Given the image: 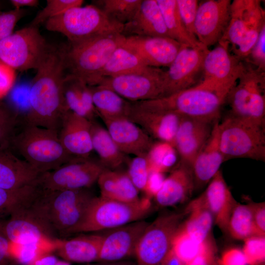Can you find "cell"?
<instances>
[{"label":"cell","mask_w":265,"mask_h":265,"mask_svg":"<svg viewBox=\"0 0 265 265\" xmlns=\"http://www.w3.org/2000/svg\"><path fill=\"white\" fill-rule=\"evenodd\" d=\"M39 189L37 185L12 190L0 188V219L8 216L17 208L31 201Z\"/></svg>","instance_id":"obj_38"},{"label":"cell","mask_w":265,"mask_h":265,"mask_svg":"<svg viewBox=\"0 0 265 265\" xmlns=\"http://www.w3.org/2000/svg\"><path fill=\"white\" fill-rule=\"evenodd\" d=\"M97 263H87L84 265H136V263L131 261L123 260L117 262H96Z\"/></svg>","instance_id":"obj_56"},{"label":"cell","mask_w":265,"mask_h":265,"mask_svg":"<svg viewBox=\"0 0 265 265\" xmlns=\"http://www.w3.org/2000/svg\"><path fill=\"white\" fill-rule=\"evenodd\" d=\"M242 251L248 265H259L265 262V236H253L244 240Z\"/></svg>","instance_id":"obj_44"},{"label":"cell","mask_w":265,"mask_h":265,"mask_svg":"<svg viewBox=\"0 0 265 265\" xmlns=\"http://www.w3.org/2000/svg\"><path fill=\"white\" fill-rule=\"evenodd\" d=\"M89 88L94 107L103 120L128 118L132 102L105 86L97 85Z\"/></svg>","instance_id":"obj_31"},{"label":"cell","mask_w":265,"mask_h":265,"mask_svg":"<svg viewBox=\"0 0 265 265\" xmlns=\"http://www.w3.org/2000/svg\"><path fill=\"white\" fill-rule=\"evenodd\" d=\"M58 260L53 255L44 254L43 256L37 257L26 265H55Z\"/></svg>","instance_id":"obj_54"},{"label":"cell","mask_w":265,"mask_h":265,"mask_svg":"<svg viewBox=\"0 0 265 265\" xmlns=\"http://www.w3.org/2000/svg\"><path fill=\"white\" fill-rule=\"evenodd\" d=\"M149 223L134 221L102 231L98 262H117L135 256L138 242Z\"/></svg>","instance_id":"obj_18"},{"label":"cell","mask_w":265,"mask_h":265,"mask_svg":"<svg viewBox=\"0 0 265 265\" xmlns=\"http://www.w3.org/2000/svg\"><path fill=\"white\" fill-rule=\"evenodd\" d=\"M91 121L69 110L64 115L58 130L60 141L71 156L87 159L93 151Z\"/></svg>","instance_id":"obj_23"},{"label":"cell","mask_w":265,"mask_h":265,"mask_svg":"<svg viewBox=\"0 0 265 265\" xmlns=\"http://www.w3.org/2000/svg\"><path fill=\"white\" fill-rule=\"evenodd\" d=\"M227 96L197 84L167 96L132 103L144 109L171 112L182 116L215 122L219 120Z\"/></svg>","instance_id":"obj_4"},{"label":"cell","mask_w":265,"mask_h":265,"mask_svg":"<svg viewBox=\"0 0 265 265\" xmlns=\"http://www.w3.org/2000/svg\"><path fill=\"white\" fill-rule=\"evenodd\" d=\"M65 46H50L36 69L28 91V108L24 119L38 127L58 132L68 109L63 84L66 76Z\"/></svg>","instance_id":"obj_1"},{"label":"cell","mask_w":265,"mask_h":265,"mask_svg":"<svg viewBox=\"0 0 265 265\" xmlns=\"http://www.w3.org/2000/svg\"><path fill=\"white\" fill-rule=\"evenodd\" d=\"M257 69L265 72V26L259 34L258 39L251 52L244 61Z\"/></svg>","instance_id":"obj_46"},{"label":"cell","mask_w":265,"mask_h":265,"mask_svg":"<svg viewBox=\"0 0 265 265\" xmlns=\"http://www.w3.org/2000/svg\"><path fill=\"white\" fill-rule=\"evenodd\" d=\"M10 3L14 9H21L24 7H35L39 4L37 0H11Z\"/></svg>","instance_id":"obj_55"},{"label":"cell","mask_w":265,"mask_h":265,"mask_svg":"<svg viewBox=\"0 0 265 265\" xmlns=\"http://www.w3.org/2000/svg\"><path fill=\"white\" fill-rule=\"evenodd\" d=\"M172 252L185 265L198 256L214 253L215 248L212 240L201 243L192 239L181 225L173 238Z\"/></svg>","instance_id":"obj_36"},{"label":"cell","mask_w":265,"mask_h":265,"mask_svg":"<svg viewBox=\"0 0 265 265\" xmlns=\"http://www.w3.org/2000/svg\"><path fill=\"white\" fill-rule=\"evenodd\" d=\"M176 1L179 14L186 31L192 38L197 40L194 33V23L199 4V1L197 0H176Z\"/></svg>","instance_id":"obj_45"},{"label":"cell","mask_w":265,"mask_h":265,"mask_svg":"<svg viewBox=\"0 0 265 265\" xmlns=\"http://www.w3.org/2000/svg\"><path fill=\"white\" fill-rule=\"evenodd\" d=\"M194 188L191 167L179 162L153 198L159 206H173L187 200Z\"/></svg>","instance_id":"obj_27"},{"label":"cell","mask_w":265,"mask_h":265,"mask_svg":"<svg viewBox=\"0 0 265 265\" xmlns=\"http://www.w3.org/2000/svg\"><path fill=\"white\" fill-rule=\"evenodd\" d=\"M219 121H215L211 133L191 166L195 188H201L212 179L225 161L219 142Z\"/></svg>","instance_id":"obj_25"},{"label":"cell","mask_w":265,"mask_h":265,"mask_svg":"<svg viewBox=\"0 0 265 265\" xmlns=\"http://www.w3.org/2000/svg\"><path fill=\"white\" fill-rule=\"evenodd\" d=\"M16 77V70L0 60V100L11 89Z\"/></svg>","instance_id":"obj_48"},{"label":"cell","mask_w":265,"mask_h":265,"mask_svg":"<svg viewBox=\"0 0 265 265\" xmlns=\"http://www.w3.org/2000/svg\"><path fill=\"white\" fill-rule=\"evenodd\" d=\"M11 244L4 232L2 219H0V265H10Z\"/></svg>","instance_id":"obj_52"},{"label":"cell","mask_w":265,"mask_h":265,"mask_svg":"<svg viewBox=\"0 0 265 265\" xmlns=\"http://www.w3.org/2000/svg\"><path fill=\"white\" fill-rule=\"evenodd\" d=\"M227 231L233 238L243 240L251 237L261 236L255 227L250 204H236L230 215Z\"/></svg>","instance_id":"obj_37"},{"label":"cell","mask_w":265,"mask_h":265,"mask_svg":"<svg viewBox=\"0 0 265 265\" xmlns=\"http://www.w3.org/2000/svg\"><path fill=\"white\" fill-rule=\"evenodd\" d=\"M252 210L255 227L261 236L265 233V202L249 204Z\"/></svg>","instance_id":"obj_51"},{"label":"cell","mask_w":265,"mask_h":265,"mask_svg":"<svg viewBox=\"0 0 265 265\" xmlns=\"http://www.w3.org/2000/svg\"><path fill=\"white\" fill-rule=\"evenodd\" d=\"M31 201L17 208L7 219L2 220L4 232L11 243L40 244L46 241L52 244L57 238L31 207Z\"/></svg>","instance_id":"obj_15"},{"label":"cell","mask_w":265,"mask_h":265,"mask_svg":"<svg viewBox=\"0 0 265 265\" xmlns=\"http://www.w3.org/2000/svg\"><path fill=\"white\" fill-rule=\"evenodd\" d=\"M142 0H102L94 1L108 17L123 26L134 16Z\"/></svg>","instance_id":"obj_39"},{"label":"cell","mask_w":265,"mask_h":265,"mask_svg":"<svg viewBox=\"0 0 265 265\" xmlns=\"http://www.w3.org/2000/svg\"><path fill=\"white\" fill-rule=\"evenodd\" d=\"M183 214L166 213L149 223L137 244L136 265H163L172 252L173 238L182 224Z\"/></svg>","instance_id":"obj_10"},{"label":"cell","mask_w":265,"mask_h":265,"mask_svg":"<svg viewBox=\"0 0 265 265\" xmlns=\"http://www.w3.org/2000/svg\"><path fill=\"white\" fill-rule=\"evenodd\" d=\"M125 36L113 34L65 46L67 74L83 80L88 86L100 84L102 71L110 56L123 44Z\"/></svg>","instance_id":"obj_5"},{"label":"cell","mask_w":265,"mask_h":265,"mask_svg":"<svg viewBox=\"0 0 265 265\" xmlns=\"http://www.w3.org/2000/svg\"><path fill=\"white\" fill-rule=\"evenodd\" d=\"M149 67L133 51L121 45L115 50L105 65L102 72V80L142 72Z\"/></svg>","instance_id":"obj_34"},{"label":"cell","mask_w":265,"mask_h":265,"mask_svg":"<svg viewBox=\"0 0 265 265\" xmlns=\"http://www.w3.org/2000/svg\"><path fill=\"white\" fill-rule=\"evenodd\" d=\"M40 173L54 170L77 159L62 146L58 131L37 126L20 117L9 149Z\"/></svg>","instance_id":"obj_2"},{"label":"cell","mask_w":265,"mask_h":265,"mask_svg":"<svg viewBox=\"0 0 265 265\" xmlns=\"http://www.w3.org/2000/svg\"><path fill=\"white\" fill-rule=\"evenodd\" d=\"M265 72L243 61L240 75L226 98L230 114L265 126Z\"/></svg>","instance_id":"obj_9"},{"label":"cell","mask_w":265,"mask_h":265,"mask_svg":"<svg viewBox=\"0 0 265 265\" xmlns=\"http://www.w3.org/2000/svg\"><path fill=\"white\" fill-rule=\"evenodd\" d=\"M106 129L124 154L146 156L154 143L153 138L127 118L103 120Z\"/></svg>","instance_id":"obj_22"},{"label":"cell","mask_w":265,"mask_h":265,"mask_svg":"<svg viewBox=\"0 0 265 265\" xmlns=\"http://www.w3.org/2000/svg\"><path fill=\"white\" fill-rule=\"evenodd\" d=\"M151 209V199L145 196L133 202L95 196L72 235L102 232L144 220Z\"/></svg>","instance_id":"obj_7"},{"label":"cell","mask_w":265,"mask_h":265,"mask_svg":"<svg viewBox=\"0 0 265 265\" xmlns=\"http://www.w3.org/2000/svg\"><path fill=\"white\" fill-rule=\"evenodd\" d=\"M218 262L219 265H248L242 250L235 247L225 251Z\"/></svg>","instance_id":"obj_49"},{"label":"cell","mask_w":265,"mask_h":265,"mask_svg":"<svg viewBox=\"0 0 265 265\" xmlns=\"http://www.w3.org/2000/svg\"><path fill=\"white\" fill-rule=\"evenodd\" d=\"M47 30L65 35L77 43L113 34H122L123 25L94 4L72 7L45 22Z\"/></svg>","instance_id":"obj_6"},{"label":"cell","mask_w":265,"mask_h":265,"mask_svg":"<svg viewBox=\"0 0 265 265\" xmlns=\"http://www.w3.org/2000/svg\"><path fill=\"white\" fill-rule=\"evenodd\" d=\"M20 117L15 109L0 102V149L9 148Z\"/></svg>","instance_id":"obj_41"},{"label":"cell","mask_w":265,"mask_h":265,"mask_svg":"<svg viewBox=\"0 0 265 265\" xmlns=\"http://www.w3.org/2000/svg\"><path fill=\"white\" fill-rule=\"evenodd\" d=\"M91 134L93 150L98 155L100 164L105 169L117 170L125 162V154L119 149L106 129L92 121Z\"/></svg>","instance_id":"obj_32"},{"label":"cell","mask_w":265,"mask_h":265,"mask_svg":"<svg viewBox=\"0 0 265 265\" xmlns=\"http://www.w3.org/2000/svg\"><path fill=\"white\" fill-rule=\"evenodd\" d=\"M105 168L89 158H77L58 168L41 173L37 185L44 190H70L89 188Z\"/></svg>","instance_id":"obj_12"},{"label":"cell","mask_w":265,"mask_h":265,"mask_svg":"<svg viewBox=\"0 0 265 265\" xmlns=\"http://www.w3.org/2000/svg\"><path fill=\"white\" fill-rule=\"evenodd\" d=\"M40 174L10 149H0V188L12 190L36 185Z\"/></svg>","instance_id":"obj_28"},{"label":"cell","mask_w":265,"mask_h":265,"mask_svg":"<svg viewBox=\"0 0 265 265\" xmlns=\"http://www.w3.org/2000/svg\"><path fill=\"white\" fill-rule=\"evenodd\" d=\"M165 70L149 67L142 72L103 79L98 85L112 90L131 102L163 97Z\"/></svg>","instance_id":"obj_13"},{"label":"cell","mask_w":265,"mask_h":265,"mask_svg":"<svg viewBox=\"0 0 265 265\" xmlns=\"http://www.w3.org/2000/svg\"><path fill=\"white\" fill-rule=\"evenodd\" d=\"M219 142L225 161L234 158L265 160V127L229 114L219 122Z\"/></svg>","instance_id":"obj_8"},{"label":"cell","mask_w":265,"mask_h":265,"mask_svg":"<svg viewBox=\"0 0 265 265\" xmlns=\"http://www.w3.org/2000/svg\"><path fill=\"white\" fill-rule=\"evenodd\" d=\"M55 265H70V264L69 263V262H66L65 261H61L59 260H58L57 263Z\"/></svg>","instance_id":"obj_57"},{"label":"cell","mask_w":265,"mask_h":265,"mask_svg":"<svg viewBox=\"0 0 265 265\" xmlns=\"http://www.w3.org/2000/svg\"><path fill=\"white\" fill-rule=\"evenodd\" d=\"M177 153L170 143L154 142L146 155L150 171L162 173L172 167L177 161Z\"/></svg>","instance_id":"obj_40"},{"label":"cell","mask_w":265,"mask_h":265,"mask_svg":"<svg viewBox=\"0 0 265 265\" xmlns=\"http://www.w3.org/2000/svg\"><path fill=\"white\" fill-rule=\"evenodd\" d=\"M25 14V11L23 9H14L7 12L0 13V41L13 32L17 23Z\"/></svg>","instance_id":"obj_47"},{"label":"cell","mask_w":265,"mask_h":265,"mask_svg":"<svg viewBox=\"0 0 265 265\" xmlns=\"http://www.w3.org/2000/svg\"><path fill=\"white\" fill-rule=\"evenodd\" d=\"M122 45L133 51L149 67H168L182 44L175 40L160 36H125Z\"/></svg>","instance_id":"obj_19"},{"label":"cell","mask_w":265,"mask_h":265,"mask_svg":"<svg viewBox=\"0 0 265 265\" xmlns=\"http://www.w3.org/2000/svg\"><path fill=\"white\" fill-rule=\"evenodd\" d=\"M157 1L171 38L191 48H207L192 38L186 31L179 14L176 0Z\"/></svg>","instance_id":"obj_35"},{"label":"cell","mask_w":265,"mask_h":265,"mask_svg":"<svg viewBox=\"0 0 265 265\" xmlns=\"http://www.w3.org/2000/svg\"><path fill=\"white\" fill-rule=\"evenodd\" d=\"M185 213L188 216L181 228L192 239L203 243L212 240L211 231L214 222L211 212L197 199L187 206Z\"/></svg>","instance_id":"obj_33"},{"label":"cell","mask_w":265,"mask_h":265,"mask_svg":"<svg viewBox=\"0 0 265 265\" xmlns=\"http://www.w3.org/2000/svg\"><path fill=\"white\" fill-rule=\"evenodd\" d=\"M208 50V48L182 45L175 58L165 70L163 97L188 89L199 82L204 57Z\"/></svg>","instance_id":"obj_16"},{"label":"cell","mask_w":265,"mask_h":265,"mask_svg":"<svg viewBox=\"0 0 265 265\" xmlns=\"http://www.w3.org/2000/svg\"><path fill=\"white\" fill-rule=\"evenodd\" d=\"M164 179L163 173L150 171L143 191L145 197L150 199L154 198L160 188Z\"/></svg>","instance_id":"obj_50"},{"label":"cell","mask_w":265,"mask_h":265,"mask_svg":"<svg viewBox=\"0 0 265 265\" xmlns=\"http://www.w3.org/2000/svg\"><path fill=\"white\" fill-rule=\"evenodd\" d=\"M231 0H207L199 3L194 23L197 40L208 47L222 39L231 18Z\"/></svg>","instance_id":"obj_17"},{"label":"cell","mask_w":265,"mask_h":265,"mask_svg":"<svg viewBox=\"0 0 265 265\" xmlns=\"http://www.w3.org/2000/svg\"><path fill=\"white\" fill-rule=\"evenodd\" d=\"M197 199L211 212L214 222L226 231L232 211L237 203L219 170Z\"/></svg>","instance_id":"obj_24"},{"label":"cell","mask_w":265,"mask_h":265,"mask_svg":"<svg viewBox=\"0 0 265 265\" xmlns=\"http://www.w3.org/2000/svg\"><path fill=\"white\" fill-rule=\"evenodd\" d=\"M82 0H48L45 7L35 17L30 25L38 26L72 7L82 5Z\"/></svg>","instance_id":"obj_42"},{"label":"cell","mask_w":265,"mask_h":265,"mask_svg":"<svg viewBox=\"0 0 265 265\" xmlns=\"http://www.w3.org/2000/svg\"><path fill=\"white\" fill-rule=\"evenodd\" d=\"M95 196L89 188L44 190L40 188L30 205L59 238L72 235Z\"/></svg>","instance_id":"obj_3"},{"label":"cell","mask_w":265,"mask_h":265,"mask_svg":"<svg viewBox=\"0 0 265 265\" xmlns=\"http://www.w3.org/2000/svg\"><path fill=\"white\" fill-rule=\"evenodd\" d=\"M101 234H83L72 238H57L53 242L56 253L68 262L90 263L98 262Z\"/></svg>","instance_id":"obj_29"},{"label":"cell","mask_w":265,"mask_h":265,"mask_svg":"<svg viewBox=\"0 0 265 265\" xmlns=\"http://www.w3.org/2000/svg\"><path fill=\"white\" fill-rule=\"evenodd\" d=\"M150 171L146 156L134 157L129 163L127 172L139 191L143 192Z\"/></svg>","instance_id":"obj_43"},{"label":"cell","mask_w":265,"mask_h":265,"mask_svg":"<svg viewBox=\"0 0 265 265\" xmlns=\"http://www.w3.org/2000/svg\"><path fill=\"white\" fill-rule=\"evenodd\" d=\"M185 265H219L214 253L207 254L197 257Z\"/></svg>","instance_id":"obj_53"},{"label":"cell","mask_w":265,"mask_h":265,"mask_svg":"<svg viewBox=\"0 0 265 265\" xmlns=\"http://www.w3.org/2000/svg\"><path fill=\"white\" fill-rule=\"evenodd\" d=\"M50 46L38 26L29 25L0 41V60L16 71L36 70Z\"/></svg>","instance_id":"obj_11"},{"label":"cell","mask_w":265,"mask_h":265,"mask_svg":"<svg viewBox=\"0 0 265 265\" xmlns=\"http://www.w3.org/2000/svg\"><path fill=\"white\" fill-rule=\"evenodd\" d=\"M214 123L182 117L173 143L180 162L191 167L195 157L209 138Z\"/></svg>","instance_id":"obj_20"},{"label":"cell","mask_w":265,"mask_h":265,"mask_svg":"<svg viewBox=\"0 0 265 265\" xmlns=\"http://www.w3.org/2000/svg\"><path fill=\"white\" fill-rule=\"evenodd\" d=\"M182 117L174 112L142 108L132 102L128 118L138 125L152 138L173 146Z\"/></svg>","instance_id":"obj_21"},{"label":"cell","mask_w":265,"mask_h":265,"mask_svg":"<svg viewBox=\"0 0 265 265\" xmlns=\"http://www.w3.org/2000/svg\"><path fill=\"white\" fill-rule=\"evenodd\" d=\"M122 34L171 38L157 0H142L133 17L123 26Z\"/></svg>","instance_id":"obj_26"},{"label":"cell","mask_w":265,"mask_h":265,"mask_svg":"<svg viewBox=\"0 0 265 265\" xmlns=\"http://www.w3.org/2000/svg\"><path fill=\"white\" fill-rule=\"evenodd\" d=\"M243 67V61L232 55L229 45L219 42L218 46L207 52L203 64V77L198 84L228 95Z\"/></svg>","instance_id":"obj_14"},{"label":"cell","mask_w":265,"mask_h":265,"mask_svg":"<svg viewBox=\"0 0 265 265\" xmlns=\"http://www.w3.org/2000/svg\"><path fill=\"white\" fill-rule=\"evenodd\" d=\"M97 182L102 197L127 202H135L140 199L139 190L127 172L105 169Z\"/></svg>","instance_id":"obj_30"}]
</instances>
